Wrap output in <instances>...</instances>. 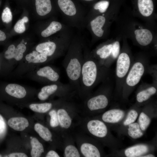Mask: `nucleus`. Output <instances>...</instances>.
Returning <instances> with one entry per match:
<instances>
[{
  "label": "nucleus",
  "mask_w": 157,
  "mask_h": 157,
  "mask_svg": "<svg viewBox=\"0 0 157 157\" xmlns=\"http://www.w3.org/2000/svg\"><path fill=\"white\" fill-rule=\"evenodd\" d=\"M86 42L80 34L74 35L63 61L69 84L74 90L78 92L83 60V48Z\"/></svg>",
  "instance_id": "1"
},
{
  "label": "nucleus",
  "mask_w": 157,
  "mask_h": 157,
  "mask_svg": "<svg viewBox=\"0 0 157 157\" xmlns=\"http://www.w3.org/2000/svg\"><path fill=\"white\" fill-rule=\"evenodd\" d=\"M101 66L92 56L86 42L83 48V60L81 73L78 92L85 95L89 93L103 77V72Z\"/></svg>",
  "instance_id": "2"
},
{
  "label": "nucleus",
  "mask_w": 157,
  "mask_h": 157,
  "mask_svg": "<svg viewBox=\"0 0 157 157\" xmlns=\"http://www.w3.org/2000/svg\"><path fill=\"white\" fill-rule=\"evenodd\" d=\"M74 35L70 28L57 34L53 40L38 44L35 50L46 55L52 60L66 52Z\"/></svg>",
  "instance_id": "3"
},
{
  "label": "nucleus",
  "mask_w": 157,
  "mask_h": 157,
  "mask_svg": "<svg viewBox=\"0 0 157 157\" xmlns=\"http://www.w3.org/2000/svg\"><path fill=\"white\" fill-rule=\"evenodd\" d=\"M57 4L64 23L80 31L85 28L88 13L85 10L78 6L72 0H57Z\"/></svg>",
  "instance_id": "4"
},
{
  "label": "nucleus",
  "mask_w": 157,
  "mask_h": 157,
  "mask_svg": "<svg viewBox=\"0 0 157 157\" xmlns=\"http://www.w3.org/2000/svg\"><path fill=\"white\" fill-rule=\"evenodd\" d=\"M51 61L46 55L33 50L25 55L11 72V75L15 77H19Z\"/></svg>",
  "instance_id": "5"
},
{
  "label": "nucleus",
  "mask_w": 157,
  "mask_h": 157,
  "mask_svg": "<svg viewBox=\"0 0 157 157\" xmlns=\"http://www.w3.org/2000/svg\"><path fill=\"white\" fill-rule=\"evenodd\" d=\"M26 75L31 80L46 85L60 81L59 70L51 65L39 67L27 73Z\"/></svg>",
  "instance_id": "6"
},
{
  "label": "nucleus",
  "mask_w": 157,
  "mask_h": 157,
  "mask_svg": "<svg viewBox=\"0 0 157 157\" xmlns=\"http://www.w3.org/2000/svg\"><path fill=\"white\" fill-rule=\"evenodd\" d=\"M74 90L70 84H64L59 81L43 86L38 92L37 96L40 100L45 101L55 95L65 96Z\"/></svg>",
  "instance_id": "7"
},
{
  "label": "nucleus",
  "mask_w": 157,
  "mask_h": 157,
  "mask_svg": "<svg viewBox=\"0 0 157 157\" xmlns=\"http://www.w3.org/2000/svg\"><path fill=\"white\" fill-rule=\"evenodd\" d=\"M104 13L95 15L86 20L85 28L91 33L92 41L102 38L105 35L106 18Z\"/></svg>",
  "instance_id": "8"
},
{
  "label": "nucleus",
  "mask_w": 157,
  "mask_h": 157,
  "mask_svg": "<svg viewBox=\"0 0 157 157\" xmlns=\"http://www.w3.org/2000/svg\"><path fill=\"white\" fill-rule=\"evenodd\" d=\"M8 95L17 99L25 97L28 91L31 89L26 86L15 83H6L0 85Z\"/></svg>",
  "instance_id": "9"
},
{
  "label": "nucleus",
  "mask_w": 157,
  "mask_h": 157,
  "mask_svg": "<svg viewBox=\"0 0 157 157\" xmlns=\"http://www.w3.org/2000/svg\"><path fill=\"white\" fill-rule=\"evenodd\" d=\"M144 72V67L142 63L138 62L135 63L129 72L126 79L128 86L133 87L140 82Z\"/></svg>",
  "instance_id": "10"
},
{
  "label": "nucleus",
  "mask_w": 157,
  "mask_h": 157,
  "mask_svg": "<svg viewBox=\"0 0 157 157\" xmlns=\"http://www.w3.org/2000/svg\"><path fill=\"white\" fill-rule=\"evenodd\" d=\"M87 126L89 132L93 135L98 138H105L109 134L106 125L103 122L99 120L89 121Z\"/></svg>",
  "instance_id": "11"
},
{
  "label": "nucleus",
  "mask_w": 157,
  "mask_h": 157,
  "mask_svg": "<svg viewBox=\"0 0 157 157\" xmlns=\"http://www.w3.org/2000/svg\"><path fill=\"white\" fill-rule=\"evenodd\" d=\"M109 103L107 96L103 93L96 94L89 97L86 102V105L91 111H95L105 108Z\"/></svg>",
  "instance_id": "12"
},
{
  "label": "nucleus",
  "mask_w": 157,
  "mask_h": 157,
  "mask_svg": "<svg viewBox=\"0 0 157 157\" xmlns=\"http://www.w3.org/2000/svg\"><path fill=\"white\" fill-rule=\"evenodd\" d=\"M71 28L63 22L58 20H52L49 22L45 28L41 33V36L44 38H47L52 35L58 34L62 31Z\"/></svg>",
  "instance_id": "13"
},
{
  "label": "nucleus",
  "mask_w": 157,
  "mask_h": 157,
  "mask_svg": "<svg viewBox=\"0 0 157 157\" xmlns=\"http://www.w3.org/2000/svg\"><path fill=\"white\" fill-rule=\"evenodd\" d=\"M131 60L126 53L123 52L119 56L116 63V74L119 78H122L127 74L130 68Z\"/></svg>",
  "instance_id": "14"
},
{
  "label": "nucleus",
  "mask_w": 157,
  "mask_h": 157,
  "mask_svg": "<svg viewBox=\"0 0 157 157\" xmlns=\"http://www.w3.org/2000/svg\"><path fill=\"white\" fill-rule=\"evenodd\" d=\"M125 115L124 111L119 109H113L104 112L101 117L102 120L110 124L118 123L122 120Z\"/></svg>",
  "instance_id": "15"
},
{
  "label": "nucleus",
  "mask_w": 157,
  "mask_h": 157,
  "mask_svg": "<svg viewBox=\"0 0 157 157\" xmlns=\"http://www.w3.org/2000/svg\"><path fill=\"white\" fill-rule=\"evenodd\" d=\"M136 40L138 42L143 46H147L152 41L153 36L151 32L147 29H136L134 31Z\"/></svg>",
  "instance_id": "16"
},
{
  "label": "nucleus",
  "mask_w": 157,
  "mask_h": 157,
  "mask_svg": "<svg viewBox=\"0 0 157 157\" xmlns=\"http://www.w3.org/2000/svg\"><path fill=\"white\" fill-rule=\"evenodd\" d=\"M148 147L146 144H139L126 149L124 152L125 156L127 157H141L149 151Z\"/></svg>",
  "instance_id": "17"
},
{
  "label": "nucleus",
  "mask_w": 157,
  "mask_h": 157,
  "mask_svg": "<svg viewBox=\"0 0 157 157\" xmlns=\"http://www.w3.org/2000/svg\"><path fill=\"white\" fill-rule=\"evenodd\" d=\"M35 6L38 14L45 16L51 13L52 7L50 0H35Z\"/></svg>",
  "instance_id": "18"
},
{
  "label": "nucleus",
  "mask_w": 157,
  "mask_h": 157,
  "mask_svg": "<svg viewBox=\"0 0 157 157\" xmlns=\"http://www.w3.org/2000/svg\"><path fill=\"white\" fill-rule=\"evenodd\" d=\"M8 124L10 127L18 131L24 130L29 125L27 119L22 117L11 118L8 120Z\"/></svg>",
  "instance_id": "19"
},
{
  "label": "nucleus",
  "mask_w": 157,
  "mask_h": 157,
  "mask_svg": "<svg viewBox=\"0 0 157 157\" xmlns=\"http://www.w3.org/2000/svg\"><path fill=\"white\" fill-rule=\"evenodd\" d=\"M82 154L85 157H100L101 153L98 149L94 145L89 143H84L80 147Z\"/></svg>",
  "instance_id": "20"
},
{
  "label": "nucleus",
  "mask_w": 157,
  "mask_h": 157,
  "mask_svg": "<svg viewBox=\"0 0 157 157\" xmlns=\"http://www.w3.org/2000/svg\"><path fill=\"white\" fill-rule=\"evenodd\" d=\"M138 4L139 11L142 16L148 17L152 14L154 8L152 0H138Z\"/></svg>",
  "instance_id": "21"
},
{
  "label": "nucleus",
  "mask_w": 157,
  "mask_h": 157,
  "mask_svg": "<svg viewBox=\"0 0 157 157\" xmlns=\"http://www.w3.org/2000/svg\"><path fill=\"white\" fill-rule=\"evenodd\" d=\"M57 114L59 124L62 128L67 129L71 126L72 120L66 110L63 108L59 109Z\"/></svg>",
  "instance_id": "22"
},
{
  "label": "nucleus",
  "mask_w": 157,
  "mask_h": 157,
  "mask_svg": "<svg viewBox=\"0 0 157 157\" xmlns=\"http://www.w3.org/2000/svg\"><path fill=\"white\" fill-rule=\"evenodd\" d=\"M34 129L40 136L46 141H52V135L49 129L40 123L36 124Z\"/></svg>",
  "instance_id": "23"
},
{
  "label": "nucleus",
  "mask_w": 157,
  "mask_h": 157,
  "mask_svg": "<svg viewBox=\"0 0 157 157\" xmlns=\"http://www.w3.org/2000/svg\"><path fill=\"white\" fill-rule=\"evenodd\" d=\"M31 156L32 157H40L44 152L42 144L35 138H33L31 140Z\"/></svg>",
  "instance_id": "24"
},
{
  "label": "nucleus",
  "mask_w": 157,
  "mask_h": 157,
  "mask_svg": "<svg viewBox=\"0 0 157 157\" xmlns=\"http://www.w3.org/2000/svg\"><path fill=\"white\" fill-rule=\"evenodd\" d=\"M156 92V89L152 86L142 90L139 92L136 95L137 101L142 103L148 99L151 96L155 94Z\"/></svg>",
  "instance_id": "25"
},
{
  "label": "nucleus",
  "mask_w": 157,
  "mask_h": 157,
  "mask_svg": "<svg viewBox=\"0 0 157 157\" xmlns=\"http://www.w3.org/2000/svg\"><path fill=\"white\" fill-rule=\"evenodd\" d=\"M128 134L133 139H137L142 137L144 134L138 123L134 122L128 125Z\"/></svg>",
  "instance_id": "26"
},
{
  "label": "nucleus",
  "mask_w": 157,
  "mask_h": 157,
  "mask_svg": "<svg viewBox=\"0 0 157 157\" xmlns=\"http://www.w3.org/2000/svg\"><path fill=\"white\" fill-rule=\"evenodd\" d=\"M53 104L51 102L33 103L29 105L30 108L33 111L44 113L49 111L52 108Z\"/></svg>",
  "instance_id": "27"
},
{
  "label": "nucleus",
  "mask_w": 157,
  "mask_h": 157,
  "mask_svg": "<svg viewBox=\"0 0 157 157\" xmlns=\"http://www.w3.org/2000/svg\"><path fill=\"white\" fill-rule=\"evenodd\" d=\"M151 119L144 112H141L138 118V124L142 131H145L149 126Z\"/></svg>",
  "instance_id": "28"
},
{
  "label": "nucleus",
  "mask_w": 157,
  "mask_h": 157,
  "mask_svg": "<svg viewBox=\"0 0 157 157\" xmlns=\"http://www.w3.org/2000/svg\"><path fill=\"white\" fill-rule=\"evenodd\" d=\"M65 156L66 157H80V154L77 148L74 146L69 145L65 148Z\"/></svg>",
  "instance_id": "29"
},
{
  "label": "nucleus",
  "mask_w": 157,
  "mask_h": 157,
  "mask_svg": "<svg viewBox=\"0 0 157 157\" xmlns=\"http://www.w3.org/2000/svg\"><path fill=\"white\" fill-rule=\"evenodd\" d=\"M138 116V113L135 110H130L128 112L126 117L123 122L124 125L128 126L129 124L134 122Z\"/></svg>",
  "instance_id": "30"
},
{
  "label": "nucleus",
  "mask_w": 157,
  "mask_h": 157,
  "mask_svg": "<svg viewBox=\"0 0 157 157\" xmlns=\"http://www.w3.org/2000/svg\"><path fill=\"white\" fill-rule=\"evenodd\" d=\"M28 21V18L26 16L24 17L22 19L18 20L15 24L14 29L16 32L18 33H22L26 30L25 23Z\"/></svg>",
  "instance_id": "31"
},
{
  "label": "nucleus",
  "mask_w": 157,
  "mask_h": 157,
  "mask_svg": "<svg viewBox=\"0 0 157 157\" xmlns=\"http://www.w3.org/2000/svg\"><path fill=\"white\" fill-rule=\"evenodd\" d=\"M109 5V2L107 1H100L96 3L94 6V8L98 10L99 13L102 14L105 13Z\"/></svg>",
  "instance_id": "32"
},
{
  "label": "nucleus",
  "mask_w": 157,
  "mask_h": 157,
  "mask_svg": "<svg viewBox=\"0 0 157 157\" xmlns=\"http://www.w3.org/2000/svg\"><path fill=\"white\" fill-rule=\"evenodd\" d=\"M13 16L10 9L6 7L3 10L1 14V19L3 22L8 24L12 20Z\"/></svg>",
  "instance_id": "33"
},
{
  "label": "nucleus",
  "mask_w": 157,
  "mask_h": 157,
  "mask_svg": "<svg viewBox=\"0 0 157 157\" xmlns=\"http://www.w3.org/2000/svg\"><path fill=\"white\" fill-rule=\"evenodd\" d=\"M49 115L50 117V124L53 128L58 126L59 123L58 121L57 112L54 109L51 110L49 113Z\"/></svg>",
  "instance_id": "34"
},
{
  "label": "nucleus",
  "mask_w": 157,
  "mask_h": 157,
  "mask_svg": "<svg viewBox=\"0 0 157 157\" xmlns=\"http://www.w3.org/2000/svg\"><path fill=\"white\" fill-rule=\"evenodd\" d=\"M120 44L119 42L116 41L112 44L111 54L114 58L118 56L120 51Z\"/></svg>",
  "instance_id": "35"
},
{
  "label": "nucleus",
  "mask_w": 157,
  "mask_h": 157,
  "mask_svg": "<svg viewBox=\"0 0 157 157\" xmlns=\"http://www.w3.org/2000/svg\"><path fill=\"white\" fill-rule=\"evenodd\" d=\"M6 130V126L5 121L0 115V138L3 137L5 135Z\"/></svg>",
  "instance_id": "36"
},
{
  "label": "nucleus",
  "mask_w": 157,
  "mask_h": 157,
  "mask_svg": "<svg viewBox=\"0 0 157 157\" xmlns=\"http://www.w3.org/2000/svg\"><path fill=\"white\" fill-rule=\"evenodd\" d=\"M8 156L9 157H27V156L24 153L16 152L10 154L8 155Z\"/></svg>",
  "instance_id": "37"
},
{
  "label": "nucleus",
  "mask_w": 157,
  "mask_h": 157,
  "mask_svg": "<svg viewBox=\"0 0 157 157\" xmlns=\"http://www.w3.org/2000/svg\"><path fill=\"white\" fill-rule=\"evenodd\" d=\"M46 157H59L60 156L55 151L51 150L47 154Z\"/></svg>",
  "instance_id": "38"
},
{
  "label": "nucleus",
  "mask_w": 157,
  "mask_h": 157,
  "mask_svg": "<svg viewBox=\"0 0 157 157\" xmlns=\"http://www.w3.org/2000/svg\"><path fill=\"white\" fill-rule=\"evenodd\" d=\"M7 37L5 33L3 31L0 30V42L5 41Z\"/></svg>",
  "instance_id": "39"
},
{
  "label": "nucleus",
  "mask_w": 157,
  "mask_h": 157,
  "mask_svg": "<svg viewBox=\"0 0 157 157\" xmlns=\"http://www.w3.org/2000/svg\"><path fill=\"white\" fill-rule=\"evenodd\" d=\"M142 157H155L154 155L151 154H147V155L145 154L143 156H142Z\"/></svg>",
  "instance_id": "40"
},
{
  "label": "nucleus",
  "mask_w": 157,
  "mask_h": 157,
  "mask_svg": "<svg viewBox=\"0 0 157 157\" xmlns=\"http://www.w3.org/2000/svg\"><path fill=\"white\" fill-rule=\"evenodd\" d=\"M82 0L83 1H87V2H90V1H94V0Z\"/></svg>",
  "instance_id": "41"
},
{
  "label": "nucleus",
  "mask_w": 157,
  "mask_h": 157,
  "mask_svg": "<svg viewBox=\"0 0 157 157\" xmlns=\"http://www.w3.org/2000/svg\"><path fill=\"white\" fill-rule=\"evenodd\" d=\"M0 157H2V156L0 154Z\"/></svg>",
  "instance_id": "42"
}]
</instances>
